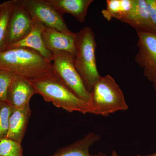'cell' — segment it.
<instances>
[{
  "label": "cell",
  "instance_id": "1",
  "mask_svg": "<svg viewBox=\"0 0 156 156\" xmlns=\"http://www.w3.org/2000/svg\"><path fill=\"white\" fill-rule=\"evenodd\" d=\"M0 69L14 73L28 81L54 74L52 62L30 48H9L0 52Z\"/></svg>",
  "mask_w": 156,
  "mask_h": 156
},
{
  "label": "cell",
  "instance_id": "2",
  "mask_svg": "<svg viewBox=\"0 0 156 156\" xmlns=\"http://www.w3.org/2000/svg\"><path fill=\"white\" fill-rule=\"evenodd\" d=\"M36 94L43 97L58 108L67 112H77L86 114L92 113L90 104L75 95L55 74L36 80L29 81Z\"/></svg>",
  "mask_w": 156,
  "mask_h": 156
},
{
  "label": "cell",
  "instance_id": "3",
  "mask_svg": "<svg viewBox=\"0 0 156 156\" xmlns=\"http://www.w3.org/2000/svg\"><path fill=\"white\" fill-rule=\"evenodd\" d=\"M76 53L74 58L76 69L90 93L100 78L95 58L96 44L92 29L86 27L75 33Z\"/></svg>",
  "mask_w": 156,
  "mask_h": 156
},
{
  "label": "cell",
  "instance_id": "4",
  "mask_svg": "<svg viewBox=\"0 0 156 156\" xmlns=\"http://www.w3.org/2000/svg\"><path fill=\"white\" fill-rule=\"evenodd\" d=\"M89 103L93 114L107 116L128 106L122 91L111 76H101L90 92Z\"/></svg>",
  "mask_w": 156,
  "mask_h": 156
},
{
  "label": "cell",
  "instance_id": "5",
  "mask_svg": "<svg viewBox=\"0 0 156 156\" xmlns=\"http://www.w3.org/2000/svg\"><path fill=\"white\" fill-rule=\"evenodd\" d=\"M52 53V67L54 74L75 95L89 102L90 93L76 69L74 56L64 51H56Z\"/></svg>",
  "mask_w": 156,
  "mask_h": 156
},
{
  "label": "cell",
  "instance_id": "6",
  "mask_svg": "<svg viewBox=\"0 0 156 156\" xmlns=\"http://www.w3.org/2000/svg\"><path fill=\"white\" fill-rule=\"evenodd\" d=\"M23 5L28 11L34 22L45 27L54 29L66 34L72 32L68 28L63 15L47 2V0H21Z\"/></svg>",
  "mask_w": 156,
  "mask_h": 156
},
{
  "label": "cell",
  "instance_id": "7",
  "mask_svg": "<svg viewBox=\"0 0 156 156\" xmlns=\"http://www.w3.org/2000/svg\"><path fill=\"white\" fill-rule=\"evenodd\" d=\"M138 51L135 61L144 69V74L156 90V33L136 32Z\"/></svg>",
  "mask_w": 156,
  "mask_h": 156
},
{
  "label": "cell",
  "instance_id": "8",
  "mask_svg": "<svg viewBox=\"0 0 156 156\" xmlns=\"http://www.w3.org/2000/svg\"><path fill=\"white\" fill-rule=\"evenodd\" d=\"M11 12L9 20L8 48L27 36L32 30L34 22L24 8L21 0L11 1Z\"/></svg>",
  "mask_w": 156,
  "mask_h": 156
},
{
  "label": "cell",
  "instance_id": "9",
  "mask_svg": "<svg viewBox=\"0 0 156 156\" xmlns=\"http://www.w3.org/2000/svg\"><path fill=\"white\" fill-rule=\"evenodd\" d=\"M45 47L51 53L64 51L76 55L75 33L66 34L45 27L42 34Z\"/></svg>",
  "mask_w": 156,
  "mask_h": 156
},
{
  "label": "cell",
  "instance_id": "10",
  "mask_svg": "<svg viewBox=\"0 0 156 156\" xmlns=\"http://www.w3.org/2000/svg\"><path fill=\"white\" fill-rule=\"evenodd\" d=\"M120 21L134 27L136 32L155 33L146 0H133L132 8Z\"/></svg>",
  "mask_w": 156,
  "mask_h": 156
},
{
  "label": "cell",
  "instance_id": "11",
  "mask_svg": "<svg viewBox=\"0 0 156 156\" xmlns=\"http://www.w3.org/2000/svg\"><path fill=\"white\" fill-rule=\"evenodd\" d=\"M36 94L33 87L27 80L15 75L7 94V101L15 108L29 104L30 101Z\"/></svg>",
  "mask_w": 156,
  "mask_h": 156
},
{
  "label": "cell",
  "instance_id": "12",
  "mask_svg": "<svg viewBox=\"0 0 156 156\" xmlns=\"http://www.w3.org/2000/svg\"><path fill=\"white\" fill-rule=\"evenodd\" d=\"M30 115L29 104L14 108L10 116L9 131L6 137L21 143Z\"/></svg>",
  "mask_w": 156,
  "mask_h": 156
},
{
  "label": "cell",
  "instance_id": "13",
  "mask_svg": "<svg viewBox=\"0 0 156 156\" xmlns=\"http://www.w3.org/2000/svg\"><path fill=\"white\" fill-rule=\"evenodd\" d=\"M100 139L99 135L91 132L77 141L59 149L51 156H108L102 152L96 154L90 153V148Z\"/></svg>",
  "mask_w": 156,
  "mask_h": 156
},
{
  "label": "cell",
  "instance_id": "14",
  "mask_svg": "<svg viewBox=\"0 0 156 156\" xmlns=\"http://www.w3.org/2000/svg\"><path fill=\"white\" fill-rule=\"evenodd\" d=\"M56 11L63 15L71 14L78 21L83 23L87 16L89 6L93 0H47Z\"/></svg>",
  "mask_w": 156,
  "mask_h": 156
},
{
  "label": "cell",
  "instance_id": "15",
  "mask_svg": "<svg viewBox=\"0 0 156 156\" xmlns=\"http://www.w3.org/2000/svg\"><path fill=\"white\" fill-rule=\"evenodd\" d=\"M45 27L43 24L34 23L32 30L27 36L14 44L11 45L8 49L15 48H30L38 52L42 56L52 62L53 54L45 47L42 39V34Z\"/></svg>",
  "mask_w": 156,
  "mask_h": 156
},
{
  "label": "cell",
  "instance_id": "16",
  "mask_svg": "<svg viewBox=\"0 0 156 156\" xmlns=\"http://www.w3.org/2000/svg\"><path fill=\"white\" fill-rule=\"evenodd\" d=\"M133 0H107L106 9L101 11L103 17L108 21L113 18L120 20L131 10Z\"/></svg>",
  "mask_w": 156,
  "mask_h": 156
},
{
  "label": "cell",
  "instance_id": "17",
  "mask_svg": "<svg viewBox=\"0 0 156 156\" xmlns=\"http://www.w3.org/2000/svg\"><path fill=\"white\" fill-rule=\"evenodd\" d=\"M11 1L0 5V52L8 49V36L9 20L11 17Z\"/></svg>",
  "mask_w": 156,
  "mask_h": 156
},
{
  "label": "cell",
  "instance_id": "18",
  "mask_svg": "<svg viewBox=\"0 0 156 156\" xmlns=\"http://www.w3.org/2000/svg\"><path fill=\"white\" fill-rule=\"evenodd\" d=\"M14 108L7 100L0 101V139L7 136L9 120Z\"/></svg>",
  "mask_w": 156,
  "mask_h": 156
},
{
  "label": "cell",
  "instance_id": "19",
  "mask_svg": "<svg viewBox=\"0 0 156 156\" xmlns=\"http://www.w3.org/2000/svg\"><path fill=\"white\" fill-rule=\"evenodd\" d=\"M0 156H23L21 143L7 137L0 139Z\"/></svg>",
  "mask_w": 156,
  "mask_h": 156
},
{
  "label": "cell",
  "instance_id": "20",
  "mask_svg": "<svg viewBox=\"0 0 156 156\" xmlns=\"http://www.w3.org/2000/svg\"><path fill=\"white\" fill-rule=\"evenodd\" d=\"M15 75L9 71L0 69V101L7 100L8 89Z\"/></svg>",
  "mask_w": 156,
  "mask_h": 156
},
{
  "label": "cell",
  "instance_id": "21",
  "mask_svg": "<svg viewBox=\"0 0 156 156\" xmlns=\"http://www.w3.org/2000/svg\"><path fill=\"white\" fill-rule=\"evenodd\" d=\"M149 14L156 33V0H146Z\"/></svg>",
  "mask_w": 156,
  "mask_h": 156
},
{
  "label": "cell",
  "instance_id": "22",
  "mask_svg": "<svg viewBox=\"0 0 156 156\" xmlns=\"http://www.w3.org/2000/svg\"><path fill=\"white\" fill-rule=\"evenodd\" d=\"M111 156H119L115 151H113L112 152Z\"/></svg>",
  "mask_w": 156,
  "mask_h": 156
},
{
  "label": "cell",
  "instance_id": "23",
  "mask_svg": "<svg viewBox=\"0 0 156 156\" xmlns=\"http://www.w3.org/2000/svg\"><path fill=\"white\" fill-rule=\"evenodd\" d=\"M136 156H156V153H155L151 154L148 155H145V156H141L140 155L138 154Z\"/></svg>",
  "mask_w": 156,
  "mask_h": 156
}]
</instances>
